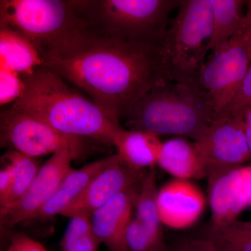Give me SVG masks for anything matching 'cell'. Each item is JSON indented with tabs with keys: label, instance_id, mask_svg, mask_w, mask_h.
Here are the masks:
<instances>
[{
	"label": "cell",
	"instance_id": "cell-1",
	"mask_svg": "<svg viewBox=\"0 0 251 251\" xmlns=\"http://www.w3.org/2000/svg\"><path fill=\"white\" fill-rule=\"evenodd\" d=\"M160 46L86 31L41 54V66L85 91L108 116L120 122L155 86L170 80Z\"/></svg>",
	"mask_w": 251,
	"mask_h": 251
},
{
	"label": "cell",
	"instance_id": "cell-2",
	"mask_svg": "<svg viewBox=\"0 0 251 251\" xmlns=\"http://www.w3.org/2000/svg\"><path fill=\"white\" fill-rule=\"evenodd\" d=\"M24 88L13 108L36 117L64 134L112 145L122 127L92 100L46 68L21 76Z\"/></svg>",
	"mask_w": 251,
	"mask_h": 251
},
{
	"label": "cell",
	"instance_id": "cell-3",
	"mask_svg": "<svg viewBox=\"0 0 251 251\" xmlns=\"http://www.w3.org/2000/svg\"><path fill=\"white\" fill-rule=\"evenodd\" d=\"M219 119L198 80H166L151 89L125 117L126 129L199 140Z\"/></svg>",
	"mask_w": 251,
	"mask_h": 251
},
{
	"label": "cell",
	"instance_id": "cell-4",
	"mask_svg": "<svg viewBox=\"0 0 251 251\" xmlns=\"http://www.w3.org/2000/svg\"><path fill=\"white\" fill-rule=\"evenodd\" d=\"M180 0H80L88 32L120 40L160 46L170 15Z\"/></svg>",
	"mask_w": 251,
	"mask_h": 251
},
{
	"label": "cell",
	"instance_id": "cell-5",
	"mask_svg": "<svg viewBox=\"0 0 251 251\" xmlns=\"http://www.w3.org/2000/svg\"><path fill=\"white\" fill-rule=\"evenodd\" d=\"M0 28L24 36L39 56L87 31L79 0H1Z\"/></svg>",
	"mask_w": 251,
	"mask_h": 251
},
{
	"label": "cell",
	"instance_id": "cell-6",
	"mask_svg": "<svg viewBox=\"0 0 251 251\" xmlns=\"http://www.w3.org/2000/svg\"><path fill=\"white\" fill-rule=\"evenodd\" d=\"M212 31L210 0L181 1L160 46L163 67L170 80H198L209 50Z\"/></svg>",
	"mask_w": 251,
	"mask_h": 251
},
{
	"label": "cell",
	"instance_id": "cell-7",
	"mask_svg": "<svg viewBox=\"0 0 251 251\" xmlns=\"http://www.w3.org/2000/svg\"><path fill=\"white\" fill-rule=\"evenodd\" d=\"M251 62L250 48L244 31L213 54L212 58L201 68L198 82L209 95L219 118L227 114Z\"/></svg>",
	"mask_w": 251,
	"mask_h": 251
},
{
	"label": "cell",
	"instance_id": "cell-8",
	"mask_svg": "<svg viewBox=\"0 0 251 251\" xmlns=\"http://www.w3.org/2000/svg\"><path fill=\"white\" fill-rule=\"evenodd\" d=\"M1 147L37 158L67 148L76 158L83 150L84 138L61 133L46 122L12 107L1 112Z\"/></svg>",
	"mask_w": 251,
	"mask_h": 251
},
{
	"label": "cell",
	"instance_id": "cell-9",
	"mask_svg": "<svg viewBox=\"0 0 251 251\" xmlns=\"http://www.w3.org/2000/svg\"><path fill=\"white\" fill-rule=\"evenodd\" d=\"M75 158L72 150L67 148L52 154L41 167L23 197L14 205L0 211L1 228L9 229L24 221L34 219L52 197L66 175L72 171V163Z\"/></svg>",
	"mask_w": 251,
	"mask_h": 251
},
{
	"label": "cell",
	"instance_id": "cell-10",
	"mask_svg": "<svg viewBox=\"0 0 251 251\" xmlns=\"http://www.w3.org/2000/svg\"><path fill=\"white\" fill-rule=\"evenodd\" d=\"M194 143L208 175L214 170L250 163L244 116L220 117Z\"/></svg>",
	"mask_w": 251,
	"mask_h": 251
},
{
	"label": "cell",
	"instance_id": "cell-11",
	"mask_svg": "<svg viewBox=\"0 0 251 251\" xmlns=\"http://www.w3.org/2000/svg\"><path fill=\"white\" fill-rule=\"evenodd\" d=\"M209 201L212 223L221 226L237 221L251 206V164L209 172Z\"/></svg>",
	"mask_w": 251,
	"mask_h": 251
},
{
	"label": "cell",
	"instance_id": "cell-12",
	"mask_svg": "<svg viewBox=\"0 0 251 251\" xmlns=\"http://www.w3.org/2000/svg\"><path fill=\"white\" fill-rule=\"evenodd\" d=\"M148 171L132 169L115 155L113 161L92 179L80 198L62 216H91L118 193L141 182Z\"/></svg>",
	"mask_w": 251,
	"mask_h": 251
},
{
	"label": "cell",
	"instance_id": "cell-13",
	"mask_svg": "<svg viewBox=\"0 0 251 251\" xmlns=\"http://www.w3.org/2000/svg\"><path fill=\"white\" fill-rule=\"evenodd\" d=\"M206 204L202 191L191 180L173 179L158 190L160 219L170 228L183 229L192 226L202 215Z\"/></svg>",
	"mask_w": 251,
	"mask_h": 251
},
{
	"label": "cell",
	"instance_id": "cell-14",
	"mask_svg": "<svg viewBox=\"0 0 251 251\" xmlns=\"http://www.w3.org/2000/svg\"><path fill=\"white\" fill-rule=\"evenodd\" d=\"M141 183L118 193L91 216L94 233L110 251H126L125 232L133 219L132 211Z\"/></svg>",
	"mask_w": 251,
	"mask_h": 251
},
{
	"label": "cell",
	"instance_id": "cell-15",
	"mask_svg": "<svg viewBox=\"0 0 251 251\" xmlns=\"http://www.w3.org/2000/svg\"><path fill=\"white\" fill-rule=\"evenodd\" d=\"M115 155L69 172L52 197L36 214L34 219L46 220L58 214L62 215L69 206L80 198L92 179L113 161Z\"/></svg>",
	"mask_w": 251,
	"mask_h": 251
},
{
	"label": "cell",
	"instance_id": "cell-16",
	"mask_svg": "<svg viewBox=\"0 0 251 251\" xmlns=\"http://www.w3.org/2000/svg\"><path fill=\"white\" fill-rule=\"evenodd\" d=\"M162 143L158 135L122 126L112 139V145L117 148L120 160L132 169L139 171L154 168Z\"/></svg>",
	"mask_w": 251,
	"mask_h": 251
},
{
	"label": "cell",
	"instance_id": "cell-17",
	"mask_svg": "<svg viewBox=\"0 0 251 251\" xmlns=\"http://www.w3.org/2000/svg\"><path fill=\"white\" fill-rule=\"evenodd\" d=\"M157 164L175 179L207 177L208 171L194 142L175 138L163 142Z\"/></svg>",
	"mask_w": 251,
	"mask_h": 251
},
{
	"label": "cell",
	"instance_id": "cell-18",
	"mask_svg": "<svg viewBox=\"0 0 251 251\" xmlns=\"http://www.w3.org/2000/svg\"><path fill=\"white\" fill-rule=\"evenodd\" d=\"M213 14V31L209 50L219 52L234 36L242 34L247 29L246 14L243 6L247 1L242 0H210Z\"/></svg>",
	"mask_w": 251,
	"mask_h": 251
},
{
	"label": "cell",
	"instance_id": "cell-19",
	"mask_svg": "<svg viewBox=\"0 0 251 251\" xmlns=\"http://www.w3.org/2000/svg\"><path fill=\"white\" fill-rule=\"evenodd\" d=\"M0 31L1 68L24 76L40 67L39 52L27 39L10 29L0 28Z\"/></svg>",
	"mask_w": 251,
	"mask_h": 251
},
{
	"label": "cell",
	"instance_id": "cell-20",
	"mask_svg": "<svg viewBox=\"0 0 251 251\" xmlns=\"http://www.w3.org/2000/svg\"><path fill=\"white\" fill-rule=\"evenodd\" d=\"M1 161L7 162L12 167L14 176L12 185L7 196L0 202V211L7 209L18 202L25 193L40 169L36 158L27 156L15 150H9Z\"/></svg>",
	"mask_w": 251,
	"mask_h": 251
},
{
	"label": "cell",
	"instance_id": "cell-21",
	"mask_svg": "<svg viewBox=\"0 0 251 251\" xmlns=\"http://www.w3.org/2000/svg\"><path fill=\"white\" fill-rule=\"evenodd\" d=\"M157 194L156 172L152 168L149 170L142 181L134 204V219L145 228L164 237L157 206Z\"/></svg>",
	"mask_w": 251,
	"mask_h": 251
},
{
	"label": "cell",
	"instance_id": "cell-22",
	"mask_svg": "<svg viewBox=\"0 0 251 251\" xmlns=\"http://www.w3.org/2000/svg\"><path fill=\"white\" fill-rule=\"evenodd\" d=\"M205 240L215 251H251V221L212 225Z\"/></svg>",
	"mask_w": 251,
	"mask_h": 251
},
{
	"label": "cell",
	"instance_id": "cell-23",
	"mask_svg": "<svg viewBox=\"0 0 251 251\" xmlns=\"http://www.w3.org/2000/svg\"><path fill=\"white\" fill-rule=\"evenodd\" d=\"M100 244L90 217L75 216L71 218L59 246L62 251H98Z\"/></svg>",
	"mask_w": 251,
	"mask_h": 251
},
{
	"label": "cell",
	"instance_id": "cell-24",
	"mask_svg": "<svg viewBox=\"0 0 251 251\" xmlns=\"http://www.w3.org/2000/svg\"><path fill=\"white\" fill-rule=\"evenodd\" d=\"M0 87L1 105H4L19 99L24 88V82L17 73L1 68Z\"/></svg>",
	"mask_w": 251,
	"mask_h": 251
},
{
	"label": "cell",
	"instance_id": "cell-25",
	"mask_svg": "<svg viewBox=\"0 0 251 251\" xmlns=\"http://www.w3.org/2000/svg\"><path fill=\"white\" fill-rule=\"evenodd\" d=\"M251 108V62L245 78L243 81L237 95L234 97L226 116H244Z\"/></svg>",
	"mask_w": 251,
	"mask_h": 251
},
{
	"label": "cell",
	"instance_id": "cell-26",
	"mask_svg": "<svg viewBox=\"0 0 251 251\" xmlns=\"http://www.w3.org/2000/svg\"><path fill=\"white\" fill-rule=\"evenodd\" d=\"M6 251H47L46 248L24 234L14 236L10 241Z\"/></svg>",
	"mask_w": 251,
	"mask_h": 251
},
{
	"label": "cell",
	"instance_id": "cell-27",
	"mask_svg": "<svg viewBox=\"0 0 251 251\" xmlns=\"http://www.w3.org/2000/svg\"><path fill=\"white\" fill-rule=\"evenodd\" d=\"M3 163L1 171H0V202L7 196L11 185H12L13 172L12 167L7 162L1 161Z\"/></svg>",
	"mask_w": 251,
	"mask_h": 251
},
{
	"label": "cell",
	"instance_id": "cell-28",
	"mask_svg": "<svg viewBox=\"0 0 251 251\" xmlns=\"http://www.w3.org/2000/svg\"><path fill=\"white\" fill-rule=\"evenodd\" d=\"M175 251H215L205 239H188L180 243Z\"/></svg>",
	"mask_w": 251,
	"mask_h": 251
},
{
	"label": "cell",
	"instance_id": "cell-29",
	"mask_svg": "<svg viewBox=\"0 0 251 251\" xmlns=\"http://www.w3.org/2000/svg\"><path fill=\"white\" fill-rule=\"evenodd\" d=\"M244 123H245L246 135L248 144H249V151H250L251 160L250 164H251V108L249 109L244 115Z\"/></svg>",
	"mask_w": 251,
	"mask_h": 251
},
{
	"label": "cell",
	"instance_id": "cell-30",
	"mask_svg": "<svg viewBox=\"0 0 251 251\" xmlns=\"http://www.w3.org/2000/svg\"><path fill=\"white\" fill-rule=\"evenodd\" d=\"M247 10L246 13V19H247V29L245 34L247 36L248 42L251 52V1H247Z\"/></svg>",
	"mask_w": 251,
	"mask_h": 251
}]
</instances>
